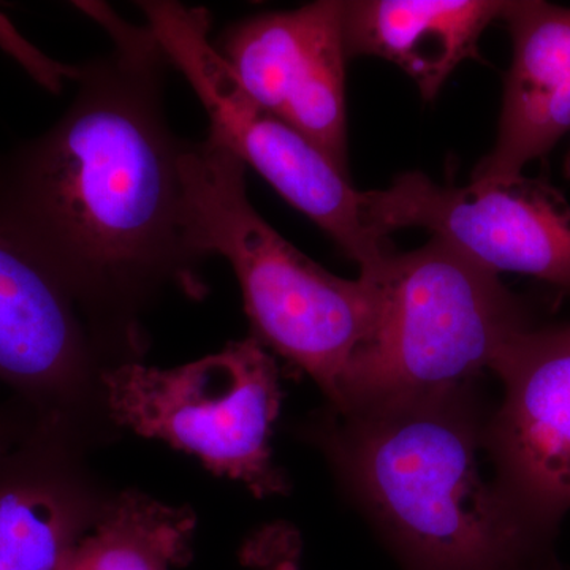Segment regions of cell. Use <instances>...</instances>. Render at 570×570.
<instances>
[{
    "label": "cell",
    "instance_id": "3957f363",
    "mask_svg": "<svg viewBox=\"0 0 570 570\" xmlns=\"http://www.w3.org/2000/svg\"><path fill=\"white\" fill-rule=\"evenodd\" d=\"M179 174L195 239L209 258L230 264L255 340L340 407L355 356L376 328L377 285L332 275L277 234L247 197L246 165L212 135L183 141Z\"/></svg>",
    "mask_w": 570,
    "mask_h": 570
},
{
    "label": "cell",
    "instance_id": "8fae6325",
    "mask_svg": "<svg viewBox=\"0 0 570 570\" xmlns=\"http://www.w3.org/2000/svg\"><path fill=\"white\" fill-rule=\"evenodd\" d=\"M92 445L36 423L0 455V570H56L118 491L88 463Z\"/></svg>",
    "mask_w": 570,
    "mask_h": 570
},
{
    "label": "cell",
    "instance_id": "5b68a950",
    "mask_svg": "<svg viewBox=\"0 0 570 570\" xmlns=\"http://www.w3.org/2000/svg\"><path fill=\"white\" fill-rule=\"evenodd\" d=\"M115 426L159 439L239 480L257 498L284 494L288 482L269 449L283 392L275 355L253 335L197 362L157 370L124 363L104 374Z\"/></svg>",
    "mask_w": 570,
    "mask_h": 570
},
{
    "label": "cell",
    "instance_id": "e0dca14e",
    "mask_svg": "<svg viewBox=\"0 0 570 570\" xmlns=\"http://www.w3.org/2000/svg\"><path fill=\"white\" fill-rule=\"evenodd\" d=\"M33 425L36 422L24 409L0 404V455L20 442Z\"/></svg>",
    "mask_w": 570,
    "mask_h": 570
},
{
    "label": "cell",
    "instance_id": "4fadbf2b",
    "mask_svg": "<svg viewBox=\"0 0 570 570\" xmlns=\"http://www.w3.org/2000/svg\"><path fill=\"white\" fill-rule=\"evenodd\" d=\"M499 0H352L344 2L347 58L393 62L431 102L461 62L480 59L479 41L501 18Z\"/></svg>",
    "mask_w": 570,
    "mask_h": 570
},
{
    "label": "cell",
    "instance_id": "ba28073f",
    "mask_svg": "<svg viewBox=\"0 0 570 570\" xmlns=\"http://www.w3.org/2000/svg\"><path fill=\"white\" fill-rule=\"evenodd\" d=\"M107 370L70 295L0 232V384L33 422L99 445L118 431L105 393Z\"/></svg>",
    "mask_w": 570,
    "mask_h": 570
},
{
    "label": "cell",
    "instance_id": "7c38bea8",
    "mask_svg": "<svg viewBox=\"0 0 570 570\" xmlns=\"http://www.w3.org/2000/svg\"><path fill=\"white\" fill-rule=\"evenodd\" d=\"M499 20L512 39L493 149L471 183L523 175L570 132V9L542 0H512Z\"/></svg>",
    "mask_w": 570,
    "mask_h": 570
},
{
    "label": "cell",
    "instance_id": "5bb4252c",
    "mask_svg": "<svg viewBox=\"0 0 570 570\" xmlns=\"http://www.w3.org/2000/svg\"><path fill=\"white\" fill-rule=\"evenodd\" d=\"M194 510L118 491L102 519L56 570H170L193 558Z\"/></svg>",
    "mask_w": 570,
    "mask_h": 570
},
{
    "label": "cell",
    "instance_id": "8992f818",
    "mask_svg": "<svg viewBox=\"0 0 570 570\" xmlns=\"http://www.w3.org/2000/svg\"><path fill=\"white\" fill-rule=\"evenodd\" d=\"M168 62L183 75L209 118V134L325 232L360 275H371L395 253L367 228L362 193L305 135L254 102L214 47L212 17L174 0L138 3Z\"/></svg>",
    "mask_w": 570,
    "mask_h": 570
},
{
    "label": "cell",
    "instance_id": "30bf717a",
    "mask_svg": "<svg viewBox=\"0 0 570 570\" xmlns=\"http://www.w3.org/2000/svg\"><path fill=\"white\" fill-rule=\"evenodd\" d=\"M502 400L489 415L494 478L540 527L570 510V324L520 333L493 367Z\"/></svg>",
    "mask_w": 570,
    "mask_h": 570
},
{
    "label": "cell",
    "instance_id": "52a82bcc",
    "mask_svg": "<svg viewBox=\"0 0 570 570\" xmlns=\"http://www.w3.org/2000/svg\"><path fill=\"white\" fill-rule=\"evenodd\" d=\"M362 213L381 238L423 228L497 275L531 276L570 295V206L542 179L459 187L411 171L387 189L362 193Z\"/></svg>",
    "mask_w": 570,
    "mask_h": 570
},
{
    "label": "cell",
    "instance_id": "ac0fdd59",
    "mask_svg": "<svg viewBox=\"0 0 570 570\" xmlns=\"http://www.w3.org/2000/svg\"><path fill=\"white\" fill-rule=\"evenodd\" d=\"M564 176H566V178L570 179V148H569L568 154H566V159H564Z\"/></svg>",
    "mask_w": 570,
    "mask_h": 570
},
{
    "label": "cell",
    "instance_id": "277c9868",
    "mask_svg": "<svg viewBox=\"0 0 570 570\" xmlns=\"http://www.w3.org/2000/svg\"><path fill=\"white\" fill-rule=\"evenodd\" d=\"M363 277L377 285V324L333 411L475 389L532 326L523 299L497 273L434 236Z\"/></svg>",
    "mask_w": 570,
    "mask_h": 570
},
{
    "label": "cell",
    "instance_id": "9a60e30c",
    "mask_svg": "<svg viewBox=\"0 0 570 570\" xmlns=\"http://www.w3.org/2000/svg\"><path fill=\"white\" fill-rule=\"evenodd\" d=\"M302 535L288 523H273L255 532L242 549L243 564L255 570H299Z\"/></svg>",
    "mask_w": 570,
    "mask_h": 570
},
{
    "label": "cell",
    "instance_id": "9c48e42d",
    "mask_svg": "<svg viewBox=\"0 0 570 570\" xmlns=\"http://www.w3.org/2000/svg\"><path fill=\"white\" fill-rule=\"evenodd\" d=\"M247 96L348 175L344 2L247 18L214 43Z\"/></svg>",
    "mask_w": 570,
    "mask_h": 570
},
{
    "label": "cell",
    "instance_id": "6da1fadb",
    "mask_svg": "<svg viewBox=\"0 0 570 570\" xmlns=\"http://www.w3.org/2000/svg\"><path fill=\"white\" fill-rule=\"evenodd\" d=\"M111 50L80 66L47 132L0 156V232L70 295L108 366L141 363L142 317L164 292L202 298L195 239L165 115L170 66L148 26L77 2Z\"/></svg>",
    "mask_w": 570,
    "mask_h": 570
},
{
    "label": "cell",
    "instance_id": "2e32d148",
    "mask_svg": "<svg viewBox=\"0 0 570 570\" xmlns=\"http://www.w3.org/2000/svg\"><path fill=\"white\" fill-rule=\"evenodd\" d=\"M0 48L20 63L22 69L43 86L47 91L61 92L66 81L77 82L80 66H67L43 55L31 41L24 39L7 17L0 13Z\"/></svg>",
    "mask_w": 570,
    "mask_h": 570
},
{
    "label": "cell",
    "instance_id": "7a4b0ae2",
    "mask_svg": "<svg viewBox=\"0 0 570 570\" xmlns=\"http://www.w3.org/2000/svg\"><path fill=\"white\" fill-rule=\"evenodd\" d=\"M475 390L326 407L309 438L403 570H562L554 534L482 472Z\"/></svg>",
    "mask_w": 570,
    "mask_h": 570
}]
</instances>
